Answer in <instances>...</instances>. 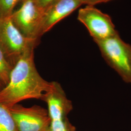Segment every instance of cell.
<instances>
[{
    "instance_id": "6da1fadb",
    "label": "cell",
    "mask_w": 131,
    "mask_h": 131,
    "mask_svg": "<svg viewBox=\"0 0 131 131\" xmlns=\"http://www.w3.org/2000/svg\"><path fill=\"white\" fill-rule=\"evenodd\" d=\"M34 49L25 52L12 68L8 83L0 91V103L8 108L27 99L42 98L51 82L38 73L34 61Z\"/></svg>"
},
{
    "instance_id": "7a4b0ae2",
    "label": "cell",
    "mask_w": 131,
    "mask_h": 131,
    "mask_svg": "<svg viewBox=\"0 0 131 131\" xmlns=\"http://www.w3.org/2000/svg\"><path fill=\"white\" fill-rule=\"evenodd\" d=\"M104 60L122 80L131 84V45L124 41L118 33L106 39L94 41Z\"/></svg>"
},
{
    "instance_id": "3957f363",
    "label": "cell",
    "mask_w": 131,
    "mask_h": 131,
    "mask_svg": "<svg viewBox=\"0 0 131 131\" xmlns=\"http://www.w3.org/2000/svg\"><path fill=\"white\" fill-rule=\"evenodd\" d=\"M39 42L23 35L15 26L11 17L0 19V49L12 68L25 52L35 49Z\"/></svg>"
},
{
    "instance_id": "277c9868",
    "label": "cell",
    "mask_w": 131,
    "mask_h": 131,
    "mask_svg": "<svg viewBox=\"0 0 131 131\" xmlns=\"http://www.w3.org/2000/svg\"><path fill=\"white\" fill-rule=\"evenodd\" d=\"M77 19L87 28L94 41L103 40L118 33L111 17L94 6L80 9Z\"/></svg>"
},
{
    "instance_id": "5b68a950",
    "label": "cell",
    "mask_w": 131,
    "mask_h": 131,
    "mask_svg": "<svg viewBox=\"0 0 131 131\" xmlns=\"http://www.w3.org/2000/svg\"><path fill=\"white\" fill-rule=\"evenodd\" d=\"M22 5L11 18L15 26L25 37L39 40L38 29L44 8L35 0H21Z\"/></svg>"
},
{
    "instance_id": "8992f818",
    "label": "cell",
    "mask_w": 131,
    "mask_h": 131,
    "mask_svg": "<svg viewBox=\"0 0 131 131\" xmlns=\"http://www.w3.org/2000/svg\"><path fill=\"white\" fill-rule=\"evenodd\" d=\"M19 131H48L51 122L47 109L38 105L16 104L9 108Z\"/></svg>"
},
{
    "instance_id": "52a82bcc",
    "label": "cell",
    "mask_w": 131,
    "mask_h": 131,
    "mask_svg": "<svg viewBox=\"0 0 131 131\" xmlns=\"http://www.w3.org/2000/svg\"><path fill=\"white\" fill-rule=\"evenodd\" d=\"M82 4L78 0H54L44 8L38 29V37L70 15Z\"/></svg>"
},
{
    "instance_id": "ba28073f",
    "label": "cell",
    "mask_w": 131,
    "mask_h": 131,
    "mask_svg": "<svg viewBox=\"0 0 131 131\" xmlns=\"http://www.w3.org/2000/svg\"><path fill=\"white\" fill-rule=\"evenodd\" d=\"M41 100L47 103L51 120L67 117L73 109L72 102L67 98L61 84L57 82H51L50 89L44 94Z\"/></svg>"
},
{
    "instance_id": "9c48e42d",
    "label": "cell",
    "mask_w": 131,
    "mask_h": 131,
    "mask_svg": "<svg viewBox=\"0 0 131 131\" xmlns=\"http://www.w3.org/2000/svg\"><path fill=\"white\" fill-rule=\"evenodd\" d=\"M0 131H19L9 109L1 103Z\"/></svg>"
},
{
    "instance_id": "30bf717a",
    "label": "cell",
    "mask_w": 131,
    "mask_h": 131,
    "mask_svg": "<svg viewBox=\"0 0 131 131\" xmlns=\"http://www.w3.org/2000/svg\"><path fill=\"white\" fill-rule=\"evenodd\" d=\"M12 69L0 49V85L3 89L8 83Z\"/></svg>"
},
{
    "instance_id": "8fae6325",
    "label": "cell",
    "mask_w": 131,
    "mask_h": 131,
    "mask_svg": "<svg viewBox=\"0 0 131 131\" xmlns=\"http://www.w3.org/2000/svg\"><path fill=\"white\" fill-rule=\"evenodd\" d=\"M48 131H76V130L67 117L60 119L51 120Z\"/></svg>"
},
{
    "instance_id": "7c38bea8",
    "label": "cell",
    "mask_w": 131,
    "mask_h": 131,
    "mask_svg": "<svg viewBox=\"0 0 131 131\" xmlns=\"http://www.w3.org/2000/svg\"><path fill=\"white\" fill-rule=\"evenodd\" d=\"M21 0H0V19L11 16L15 7Z\"/></svg>"
},
{
    "instance_id": "4fadbf2b",
    "label": "cell",
    "mask_w": 131,
    "mask_h": 131,
    "mask_svg": "<svg viewBox=\"0 0 131 131\" xmlns=\"http://www.w3.org/2000/svg\"><path fill=\"white\" fill-rule=\"evenodd\" d=\"M80 3L83 5H86L88 6H94L99 4L107 3L112 0H78Z\"/></svg>"
},
{
    "instance_id": "5bb4252c",
    "label": "cell",
    "mask_w": 131,
    "mask_h": 131,
    "mask_svg": "<svg viewBox=\"0 0 131 131\" xmlns=\"http://www.w3.org/2000/svg\"><path fill=\"white\" fill-rule=\"evenodd\" d=\"M38 5L40 6L43 8H44L48 5L50 4L54 0H35Z\"/></svg>"
},
{
    "instance_id": "9a60e30c",
    "label": "cell",
    "mask_w": 131,
    "mask_h": 131,
    "mask_svg": "<svg viewBox=\"0 0 131 131\" xmlns=\"http://www.w3.org/2000/svg\"><path fill=\"white\" fill-rule=\"evenodd\" d=\"M3 89V88H2V86L0 85V91L2 90V89Z\"/></svg>"
},
{
    "instance_id": "2e32d148",
    "label": "cell",
    "mask_w": 131,
    "mask_h": 131,
    "mask_svg": "<svg viewBox=\"0 0 131 131\" xmlns=\"http://www.w3.org/2000/svg\"></svg>"
}]
</instances>
